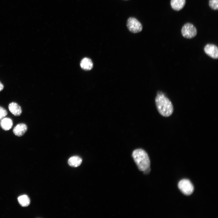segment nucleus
<instances>
[{
  "label": "nucleus",
  "instance_id": "9",
  "mask_svg": "<svg viewBox=\"0 0 218 218\" xmlns=\"http://www.w3.org/2000/svg\"><path fill=\"white\" fill-rule=\"evenodd\" d=\"M13 126L12 120L8 117H4L0 121V126L3 130L6 131L10 129Z\"/></svg>",
  "mask_w": 218,
  "mask_h": 218
},
{
  "label": "nucleus",
  "instance_id": "2",
  "mask_svg": "<svg viewBox=\"0 0 218 218\" xmlns=\"http://www.w3.org/2000/svg\"><path fill=\"white\" fill-rule=\"evenodd\" d=\"M132 156L140 170L144 171L150 167V160L144 150L140 148L135 149L133 152Z\"/></svg>",
  "mask_w": 218,
  "mask_h": 218
},
{
  "label": "nucleus",
  "instance_id": "10",
  "mask_svg": "<svg viewBox=\"0 0 218 218\" xmlns=\"http://www.w3.org/2000/svg\"><path fill=\"white\" fill-rule=\"evenodd\" d=\"M186 3V0H171V6L173 10L178 11L182 9Z\"/></svg>",
  "mask_w": 218,
  "mask_h": 218
},
{
  "label": "nucleus",
  "instance_id": "6",
  "mask_svg": "<svg viewBox=\"0 0 218 218\" xmlns=\"http://www.w3.org/2000/svg\"><path fill=\"white\" fill-rule=\"evenodd\" d=\"M205 53L208 56L214 59L218 58V48L216 45L212 44H207L204 48Z\"/></svg>",
  "mask_w": 218,
  "mask_h": 218
},
{
  "label": "nucleus",
  "instance_id": "15",
  "mask_svg": "<svg viewBox=\"0 0 218 218\" xmlns=\"http://www.w3.org/2000/svg\"><path fill=\"white\" fill-rule=\"evenodd\" d=\"M7 112L6 110L0 106V121L7 115Z\"/></svg>",
  "mask_w": 218,
  "mask_h": 218
},
{
  "label": "nucleus",
  "instance_id": "13",
  "mask_svg": "<svg viewBox=\"0 0 218 218\" xmlns=\"http://www.w3.org/2000/svg\"><path fill=\"white\" fill-rule=\"evenodd\" d=\"M18 200L20 204L22 206L26 207L30 204V199L26 195H23L19 196Z\"/></svg>",
  "mask_w": 218,
  "mask_h": 218
},
{
  "label": "nucleus",
  "instance_id": "1",
  "mask_svg": "<svg viewBox=\"0 0 218 218\" xmlns=\"http://www.w3.org/2000/svg\"><path fill=\"white\" fill-rule=\"evenodd\" d=\"M155 102L157 110L161 115L165 117L171 115L173 111V105L162 92L159 91L157 92Z\"/></svg>",
  "mask_w": 218,
  "mask_h": 218
},
{
  "label": "nucleus",
  "instance_id": "18",
  "mask_svg": "<svg viewBox=\"0 0 218 218\" xmlns=\"http://www.w3.org/2000/svg\"></svg>",
  "mask_w": 218,
  "mask_h": 218
},
{
  "label": "nucleus",
  "instance_id": "17",
  "mask_svg": "<svg viewBox=\"0 0 218 218\" xmlns=\"http://www.w3.org/2000/svg\"><path fill=\"white\" fill-rule=\"evenodd\" d=\"M4 88L3 85L0 82V91H2Z\"/></svg>",
  "mask_w": 218,
  "mask_h": 218
},
{
  "label": "nucleus",
  "instance_id": "7",
  "mask_svg": "<svg viewBox=\"0 0 218 218\" xmlns=\"http://www.w3.org/2000/svg\"><path fill=\"white\" fill-rule=\"evenodd\" d=\"M27 130V125L24 123H20L16 125L13 128V133L16 136L21 137L23 136Z\"/></svg>",
  "mask_w": 218,
  "mask_h": 218
},
{
  "label": "nucleus",
  "instance_id": "8",
  "mask_svg": "<svg viewBox=\"0 0 218 218\" xmlns=\"http://www.w3.org/2000/svg\"><path fill=\"white\" fill-rule=\"evenodd\" d=\"M8 108L10 112L15 116H19L21 114V107L15 102H12L9 104Z\"/></svg>",
  "mask_w": 218,
  "mask_h": 218
},
{
  "label": "nucleus",
  "instance_id": "5",
  "mask_svg": "<svg viewBox=\"0 0 218 218\" xmlns=\"http://www.w3.org/2000/svg\"><path fill=\"white\" fill-rule=\"evenodd\" d=\"M127 26L128 29L131 32L137 33L142 29L141 23L135 18L130 17L127 21Z\"/></svg>",
  "mask_w": 218,
  "mask_h": 218
},
{
  "label": "nucleus",
  "instance_id": "3",
  "mask_svg": "<svg viewBox=\"0 0 218 218\" xmlns=\"http://www.w3.org/2000/svg\"><path fill=\"white\" fill-rule=\"evenodd\" d=\"M178 186L182 193L186 195H190L194 191L193 186L190 181L188 179H183L181 180L178 183Z\"/></svg>",
  "mask_w": 218,
  "mask_h": 218
},
{
  "label": "nucleus",
  "instance_id": "12",
  "mask_svg": "<svg viewBox=\"0 0 218 218\" xmlns=\"http://www.w3.org/2000/svg\"><path fill=\"white\" fill-rule=\"evenodd\" d=\"M82 161V159L81 157L78 156H74L69 159L68 163L70 166L76 167L81 165Z\"/></svg>",
  "mask_w": 218,
  "mask_h": 218
},
{
  "label": "nucleus",
  "instance_id": "16",
  "mask_svg": "<svg viewBox=\"0 0 218 218\" xmlns=\"http://www.w3.org/2000/svg\"><path fill=\"white\" fill-rule=\"evenodd\" d=\"M150 171V167L149 168L147 169H146L144 171V173L145 174H148Z\"/></svg>",
  "mask_w": 218,
  "mask_h": 218
},
{
  "label": "nucleus",
  "instance_id": "14",
  "mask_svg": "<svg viewBox=\"0 0 218 218\" xmlns=\"http://www.w3.org/2000/svg\"><path fill=\"white\" fill-rule=\"evenodd\" d=\"M209 5L210 8L214 10L218 8V0H209Z\"/></svg>",
  "mask_w": 218,
  "mask_h": 218
},
{
  "label": "nucleus",
  "instance_id": "4",
  "mask_svg": "<svg viewBox=\"0 0 218 218\" xmlns=\"http://www.w3.org/2000/svg\"><path fill=\"white\" fill-rule=\"evenodd\" d=\"M196 27L192 24L187 23L183 26L181 33L183 36L187 38H191L195 37L197 34Z\"/></svg>",
  "mask_w": 218,
  "mask_h": 218
},
{
  "label": "nucleus",
  "instance_id": "11",
  "mask_svg": "<svg viewBox=\"0 0 218 218\" xmlns=\"http://www.w3.org/2000/svg\"><path fill=\"white\" fill-rule=\"evenodd\" d=\"M80 66L81 68L85 70H89L93 68V63L90 59L85 58L81 61Z\"/></svg>",
  "mask_w": 218,
  "mask_h": 218
}]
</instances>
